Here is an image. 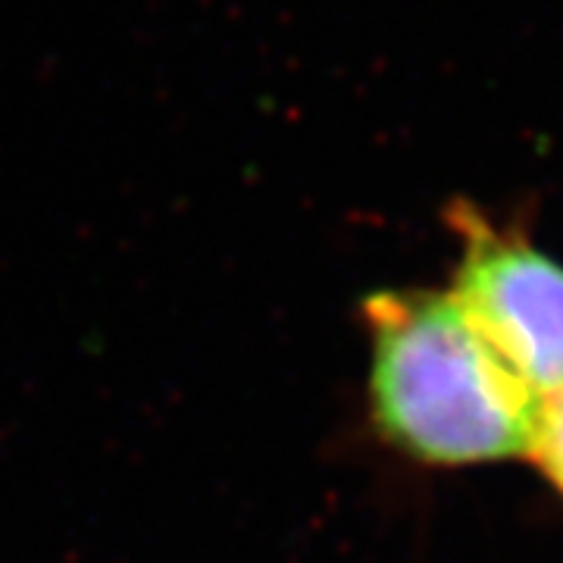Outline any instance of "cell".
<instances>
[{
	"label": "cell",
	"mask_w": 563,
	"mask_h": 563,
	"mask_svg": "<svg viewBox=\"0 0 563 563\" xmlns=\"http://www.w3.org/2000/svg\"><path fill=\"white\" fill-rule=\"evenodd\" d=\"M448 220L461 239L448 295L504 366L551 395L563 385V266L473 203H451Z\"/></svg>",
	"instance_id": "7a4b0ae2"
},
{
	"label": "cell",
	"mask_w": 563,
	"mask_h": 563,
	"mask_svg": "<svg viewBox=\"0 0 563 563\" xmlns=\"http://www.w3.org/2000/svg\"><path fill=\"white\" fill-rule=\"evenodd\" d=\"M526 454L542 470L544 479L563 495V385L544 395L539 404V417Z\"/></svg>",
	"instance_id": "3957f363"
},
{
	"label": "cell",
	"mask_w": 563,
	"mask_h": 563,
	"mask_svg": "<svg viewBox=\"0 0 563 563\" xmlns=\"http://www.w3.org/2000/svg\"><path fill=\"white\" fill-rule=\"evenodd\" d=\"M363 317L373 413L388 442L435 466L529 451L542 395L492 354L448 291H379Z\"/></svg>",
	"instance_id": "6da1fadb"
}]
</instances>
